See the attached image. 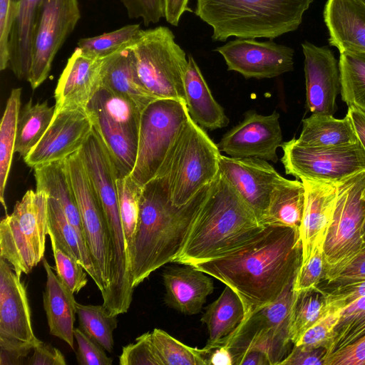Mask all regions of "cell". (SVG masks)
<instances>
[{"instance_id": "1", "label": "cell", "mask_w": 365, "mask_h": 365, "mask_svg": "<svg viewBox=\"0 0 365 365\" xmlns=\"http://www.w3.org/2000/svg\"><path fill=\"white\" fill-rule=\"evenodd\" d=\"M302 260L299 229L264 225L241 246L192 266L237 293L244 305L245 320L274 301L294 281Z\"/></svg>"}, {"instance_id": "2", "label": "cell", "mask_w": 365, "mask_h": 365, "mask_svg": "<svg viewBox=\"0 0 365 365\" xmlns=\"http://www.w3.org/2000/svg\"><path fill=\"white\" fill-rule=\"evenodd\" d=\"M211 183L182 206L173 204L161 177L156 175L143 186L138 225L129 253L133 289L156 269L173 262L180 254Z\"/></svg>"}, {"instance_id": "3", "label": "cell", "mask_w": 365, "mask_h": 365, "mask_svg": "<svg viewBox=\"0 0 365 365\" xmlns=\"http://www.w3.org/2000/svg\"><path fill=\"white\" fill-rule=\"evenodd\" d=\"M264 227L237 190L219 172L173 262L192 266L215 258L246 243Z\"/></svg>"}, {"instance_id": "4", "label": "cell", "mask_w": 365, "mask_h": 365, "mask_svg": "<svg viewBox=\"0 0 365 365\" xmlns=\"http://www.w3.org/2000/svg\"><path fill=\"white\" fill-rule=\"evenodd\" d=\"M313 0H196L195 14L212 29L213 41L230 37L273 40L294 31Z\"/></svg>"}, {"instance_id": "5", "label": "cell", "mask_w": 365, "mask_h": 365, "mask_svg": "<svg viewBox=\"0 0 365 365\" xmlns=\"http://www.w3.org/2000/svg\"><path fill=\"white\" fill-rule=\"evenodd\" d=\"M220 155L217 145L189 117L156 175L165 180L173 205H185L216 178Z\"/></svg>"}, {"instance_id": "6", "label": "cell", "mask_w": 365, "mask_h": 365, "mask_svg": "<svg viewBox=\"0 0 365 365\" xmlns=\"http://www.w3.org/2000/svg\"><path fill=\"white\" fill-rule=\"evenodd\" d=\"M130 48L140 79L155 99L185 102L184 78L188 60L168 27L141 29Z\"/></svg>"}, {"instance_id": "7", "label": "cell", "mask_w": 365, "mask_h": 365, "mask_svg": "<svg viewBox=\"0 0 365 365\" xmlns=\"http://www.w3.org/2000/svg\"><path fill=\"white\" fill-rule=\"evenodd\" d=\"M365 170L336 182V197L322 250L326 284L334 279L364 245Z\"/></svg>"}, {"instance_id": "8", "label": "cell", "mask_w": 365, "mask_h": 365, "mask_svg": "<svg viewBox=\"0 0 365 365\" xmlns=\"http://www.w3.org/2000/svg\"><path fill=\"white\" fill-rule=\"evenodd\" d=\"M48 225V195L27 190L13 212L0 223V257L21 277L43 259Z\"/></svg>"}, {"instance_id": "9", "label": "cell", "mask_w": 365, "mask_h": 365, "mask_svg": "<svg viewBox=\"0 0 365 365\" xmlns=\"http://www.w3.org/2000/svg\"><path fill=\"white\" fill-rule=\"evenodd\" d=\"M190 115L185 102L157 99L140 115L138 153L131 177L143 186L155 178Z\"/></svg>"}, {"instance_id": "10", "label": "cell", "mask_w": 365, "mask_h": 365, "mask_svg": "<svg viewBox=\"0 0 365 365\" xmlns=\"http://www.w3.org/2000/svg\"><path fill=\"white\" fill-rule=\"evenodd\" d=\"M293 284L290 283L274 301L251 314L217 346H227L232 357L247 349L259 350L267 354L271 365L279 364L293 344L289 336Z\"/></svg>"}, {"instance_id": "11", "label": "cell", "mask_w": 365, "mask_h": 365, "mask_svg": "<svg viewBox=\"0 0 365 365\" xmlns=\"http://www.w3.org/2000/svg\"><path fill=\"white\" fill-rule=\"evenodd\" d=\"M26 286L0 257V364H21L40 340L33 331Z\"/></svg>"}, {"instance_id": "12", "label": "cell", "mask_w": 365, "mask_h": 365, "mask_svg": "<svg viewBox=\"0 0 365 365\" xmlns=\"http://www.w3.org/2000/svg\"><path fill=\"white\" fill-rule=\"evenodd\" d=\"M281 147L286 174L301 180L336 182L365 170V150L359 140L341 146L311 147L293 138Z\"/></svg>"}, {"instance_id": "13", "label": "cell", "mask_w": 365, "mask_h": 365, "mask_svg": "<svg viewBox=\"0 0 365 365\" xmlns=\"http://www.w3.org/2000/svg\"><path fill=\"white\" fill-rule=\"evenodd\" d=\"M81 217L84 238L95 267L101 295L108 283V236L104 212L80 151L64 160Z\"/></svg>"}, {"instance_id": "14", "label": "cell", "mask_w": 365, "mask_h": 365, "mask_svg": "<svg viewBox=\"0 0 365 365\" xmlns=\"http://www.w3.org/2000/svg\"><path fill=\"white\" fill-rule=\"evenodd\" d=\"M81 18L78 0H42L27 81L32 89L47 78L53 59Z\"/></svg>"}, {"instance_id": "15", "label": "cell", "mask_w": 365, "mask_h": 365, "mask_svg": "<svg viewBox=\"0 0 365 365\" xmlns=\"http://www.w3.org/2000/svg\"><path fill=\"white\" fill-rule=\"evenodd\" d=\"M215 51L222 56L228 71H236L245 78H271L294 67L293 48L272 40L237 38Z\"/></svg>"}, {"instance_id": "16", "label": "cell", "mask_w": 365, "mask_h": 365, "mask_svg": "<svg viewBox=\"0 0 365 365\" xmlns=\"http://www.w3.org/2000/svg\"><path fill=\"white\" fill-rule=\"evenodd\" d=\"M93 129L87 110L65 109L54 113L48 129L24 158L33 169L63 160L83 147Z\"/></svg>"}, {"instance_id": "17", "label": "cell", "mask_w": 365, "mask_h": 365, "mask_svg": "<svg viewBox=\"0 0 365 365\" xmlns=\"http://www.w3.org/2000/svg\"><path fill=\"white\" fill-rule=\"evenodd\" d=\"M279 118L276 111L267 115L248 111L242 122L224 135L217 146L231 158H257L277 163V150L282 144Z\"/></svg>"}, {"instance_id": "18", "label": "cell", "mask_w": 365, "mask_h": 365, "mask_svg": "<svg viewBox=\"0 0 365 365\" xmlns=\"http://www.w3.org/2000/svg\"><path fill=\"white\" fill-rule=\"evenodd\" d=\"M220 172L262 223L273 188L282 177L267 160L220 155ZM263 224V223H262Z\"/></svg>"}, {"instance_id": "19", "label": "cell", "mask_w": 365, "mask_h": 365, "mask_svg": "<svg viewBox=\"0 0 365 365\" xmlns=\"http://www.w3.org/2000/svg\"><path fill=\"white\" fill-rule=\"evenodd\" d=\"M302 48L307 107L312 113L333 115L336 109V96L341 91L339 61L327 46L304 41Z\"/></svg>"}, {"instance_id": "20", "label": "cell", "mask_w": 365, "mask_h": 365, "mask_svg": "<svg viewBox=\"0 0 365 365\" xmlns=\"http://www.w3.org/2000/svg\"><path fill=\"white\" fill-rule=\"evenodd\" d=\"M102 61L103 58L90 56L76 48L55 89V112L65 109L87 110L101 87Z\"/></svg>"}, {"instance_id": "21", "label": "cell", "mask_w": 365, "mask_h": 365, "mask_svg": "<svg viewBox=\"0 0 365 365\" xmlns=\"http://www.w3.org/2000/svg\"><path fill=\"white\" fill-rule=\"evenodd\" d=\"M305 201L299 229L302 248V264L322 247L336 197V182L301 180Z\"/></svg>"}, {"instance_id": "22", "label": "cell", "mask_w": 365, "mask_h": 365, "mask_svg": "<svg viewBox=\"0 0 365 365\" xmlns=\"http://www.w3.org/2000/svg\"><path fill=\"white\" fill-rule=\"evenodd\" d=\"M324 21L330 45L339 53L365 54V6L359 0H327Z\"/></svg>"}, {"instance_id": "23", "label": "cell", "mask_w": 365, "mask_h": 365, "mask_svg": "<svg viewBox=\"0 0 365 365\" xmlns=\"http://www.w3.org/2000/svg\"><path fill=\"white\" fill-rule=\"evenodd\" d=\"M163 279L165 303L187 315L199 313L207 297L214 290L212 280L192 265L168 267Z\"/></svg>"}, {"instance_id": "24", "label": "cell", "mask_w": 365, "mask_h": 365, "mask_svg": "<svg viewBox=\"0 0 365 365\" xmlns=\"http://www.w3.org/2000/svg\"><path fill=\"white\" fill-rule=\"evenodd\" d=\"M101 86L126 97L141 112L157 100L140 79L130 45L103 58Z\"/></svg>"}, {"instance_id": "25", "label": "cell", "mask_w": 365, "mask_h": 365, "mask_svg": "<svg viewBox=\"0 0 365 365\" xmlns=\"http://www.w3.org/2000/svg\"><path fill=\"white\" fill-rule=\"evenodd\" d=\"M42 0H16L9 36V66L14 75L27 80L32 62L33 43Z\"/></svg>"}, {"instance_id": "26", "label": "cell", "mask_w": 365, "mask_h": 365, "mask_svg": "<svg viewBox=\"0 0 365 365\" xmlns=\"http://www.w3.org/2000/svg\"><path fill=\"white\" fill-rule=\"evenodd\" d=\"M46 284L43 295L50 334L64 341L74 349V322L76 301L74 294L54 274L51 265L43 259Z\"/></svg>"}, {"instance_id": "27", "label": "cell", "mask_w": 365, "mask_h": 365, "mask_svg": "<svg viewBox=\"0 0 365 365\" xmlns=\"http://www.w3.org/2000/svg\"><path fill=\"white\" fill-rule=\"evenodd\" d=\"M184 78L185 104L191 119L210 130L228 125L222 107L215 101L193 57L188 55Z\"/></svg>"}, {"instance_id": "28", "label": "cell", "mask_w": 365, "mask_h": 365, "mask_svg": "<svg viewBox=\"0 0 365 365\" xmlns=\"http://www.w3.org/2000/svg\"><path fill=\"white\" fill-rule=\"evenodd\" d=\"M87 112L115 162L118 178L130 175L136 161L138 137L111 121L96 108L88 106Z\"/></svg>"}, {"instance_id": "29", "label": "cell", "mask_w": 365, "mask_h": 365, "mask_svg": "<svg viewBox=\"0 0 365 365\" xmlns=\"http://www.w3.org/2000/svg\"><path fill=\"white\" fill-rule=\"evenodd\" d=\"M34 170L36 190L46 193L59 202L68 220L85 241L81 215L64 160L39 165Z\"/></svg>"}, {"instance_id": "30", "label": "cell", "mask_w": 365, "mask_h": 365, "mask_svg": "<svg viewBox=\"0 0 365 365\" xmlns=\"http://www.w3.org/2000/svg\"><path fill=\"white\" fill-rule=\"evenodd\" d=\"M304 201L303 182L282 177L272 191L268 208L262 220L263 225L299 229Z\"/></svg>"}, {"instance_id": "31", "label": "cell", "mask_w": 365, "mask_h": 365, "mask_svg": "<svg viewBox=\"0 0 365 365\" xmlns=\"http://www.w3.org/2000/svg\"><path fill=\"white\" fill-rule=\"evenodd\" d=\"M298 143L311 147H334L354 144L358 138L346 115L337 119L330 115L312 113L303 119Z\"/></svg>"}, {"instance_id": "32", "label": "cell", "mask_w": 365, "mask_h": 365, "mask_svg": "<svg viewBox=\"0 0 365 365\" xmlns=\"http://www.w3.org/2000/svg\"><path fill=\"white\" fill-rule=\"evenodd\" d=\"M245 317L241 299L232 288L226 286L218 298L207 307L201 318L209 333L206 346L212 349L232 334Z\"/></svg>"}, {"instance_id": "33", "label": "cell", "mask_w": 365, "mask_h": 365, "mask_svg": "<svg viewBox=\"0 0 365 365\" xmlns=\"http://www.w3.org/2000/svg\"><path fill=\"white\" fill-rule=\"evenodd\" d=\"M48 225L58 247L77 260L96 284L98 277L86 242L69 222L59 202L48 195Z\"/></svg>"}, {"instance_id": "34", "label": "cell", "mask_w": 365, "mask_h": 365, "mask_svg": "<svg viewBox=\"0 0 365 365\" xmlns=\"http://www.w3.org/2000/svg\"><path fill=\"white\" fill-rule=\"evenodd\" d=\"M331 309L327 302L326 292L320 287L294 291L289 321V336L293 345Z\"/></svg>"}, {"instance_id": "35", "label": "cell", "mask_w": 365, "mask_h": 365, "mask_svg": "<svg viewBox=\"0 0 365 365\" xmlns=\"http://www.w3.org/2000/svg\"><path fill=\"white\" fill-rule=\"evenodd\" d=\"M21 94V88H14L11 91L0 125V201L6 215L8 214L4 193L15 153Z\"/></svg>"}, {"instance_id": "36", "label": "cell", "mask_w": 365, "mask_h": 365, "mask_svg": "<svg viewBox=\"0 0 365 365\" xmlns=\"http://www.w3.org/2000/svg\"><path fill=\"white\" fill-rule=\"evenodd\" d=\"M54 113L55 106L47 102L27 103L19 116L15 152L24 158L48 129Z\"/></svg>"}, {"instance_id": "37", "label": "cell", "mask_w": 365, "mask_h": 365, "mask_svg": "<svg viewBox=\"0 0 365 365\" xmlns=\"http://www.w3.org/2000/svg\"><path fill=\"white\" fill-rule=\"evenodd\" d=\"M339 66L342 101L365 113V54L341 52Z\"/></svg>"}, {"instance_id": "38", "label": "cell", "mask_w": 365, "mask_h": 365, "mask_svg": "<svg viewBox=\"0 0 365 365\" xmlns=\"http://www.w3.org/2000/svg\"><path fill=\"white\" fill-rule=\"evenodd\" d=\"M88 106L101 110L111 121L138 137L142 112L126 97L101 86Z\"/></svg>"}, {"instance_id": "39", "label": "cell", "mask_w": 365, "mask_h": 365, "mask_svg": "<svg viewBox=\"0 0 365 365\" xmlns=\"http://www.w3.org/2000/svg\"><path fill=\"white\" fill-rule=\"evenodd\" d=\"M150 338L163 365H209L211 348L189 346L160 329L150 332Z\"/></svg>"}, {"instance_id": "40", "label": "cell", "mask_w": 365, "mask_h": 365, "mask_svg": "<svg viewBox=\"0 0 365 365\" xmlns=\"http://www.w3.org/2000/svg\"><path fill=\"white\" fill-rule=\"evenodd\" d=\"M79 328L98 342L106 351L114 346L113 332L117 327V316L110 314L103 305L76 303Z\"/></svg>"}, {"instance_id": "41", "label": "cell", "mask_w": 365, "mask_h": 365, "mask_svg": "<svg viewBox=\"0 0 365 365\" xmlns=\"http://www.w3.org/2000/svg\"><path fill=\"white\" fill-rule=\"evenodd\" d=\"M116 182L119 212L129 255L139 218L140 200L143 186L138 184L130 175L118 178Z\"/></svg>"}, {"instance_id": "42", "label": "cell", "mask_w": 365, "mask_h": 365, "mask_svg": "<svg viewBox=\"0 0 365 365\" xmlns=\"http://www.w3.org/2000/svg\"><path fill=\"white\" fill-rule=\"evenodd\" d=\"M141 30L140 24H129L98 36L79 39L77 47L92 57L103 58L128 46Z\"/></svg>"}, {"instance_id": "43", "label": "cell", "mask_w": 365, "mask_h": 365, "mask_svg": "<svg viewBox=\"0 0 365 365\" xmlns=\"http://www.w3.org/2000/svg\"><path fill=\"white\" fill-rule=\"evenodd\" d=\"M57 276L73 294L78 293L88 282L87 272L73 257L61 250L48 231Z\"/></svg>"}, {"instance_id": "44", "label": "cell", "mask_w": 365, "mask_h": 365, "mask_svg": "<svg viewBox=\"0 0 365 365\" xmlns=\"http://www.w3.org/2000/svg\"><path fill=\"white\" fill-rule=\"evenodd\" d=\"M341 311V309L332 308L322 319L310 327L294 345L323 347L327 349L330 353L335 339V328L339 323Z\"/></svg>"}, {"instance_id": "45", "label": "cell", "mask_w": 365, "mask_h": 365, "mask_svg": "<svg viewBox=\"0 0 365 365\" xmlns=\"http://www.w3.org/2000/svg\"><path fill=\"white\" fill-rule=\"evenodd\" d=\"M326 267L322 247L300 266L293 284L294 292L318 288L326 279Z\"/></svg>"}, {"instance_id": "46", "label": "cell", "mask_w": 365, "mask_h": 365, "mask_svg": "<svg viewBox=\"0 0 365 365\" xmlns=\"http://www.w3.org/2000/svg\"><path fill=\"white\" fill-rule=\"evenodd\" d=\"M120 365H163L152 343L150 332H146L123 348L119 356Z\"/></svg>"}, {"instance_id": "47", "label": "cell", "mask_w": 365, "mask_h": 365, "mask_svg": "<svg viewBox=\"0 0 365 365\" xmlns=\"http://www.w3.org/2000/svg\"><path fill=\"white\" fill-rule=\"evenodd\" d=\"M74 337L78 344L77 361L81 365H111L105 349L79 327L74 329Z\"/></svg>"}, {"instance_id": "48", "label": "cell", "mask_w": 365, "mask_h": 365, "mask_svg": "<svg viewBox=\"0 0 365 365\" xmlns=\"http://www.w3.org/2000/svg\"><path fill=\"white\" fill-rule=\"evenodd\" d=\"M321 289L326 292L327 302L331 307L342 309L365 296V279Z\"/></svg>"}, {"instance_id": "49", "label": "cell", "mask_w": 365, "mask_h": 365, "mask_svg": "<svg viewBox=\"0 0 365 365\" xmlns=\"http://www.w3.org/2000/svg\"><path fill=\"white\" fill-rule=\"evenodd\" d=\"M130 19H141L144 25L165 18V0H120Z\"/></svg>"}, {"instance_id": "50", "label": "cell", "mask_w": 365, "mask_h": 365, "mask_svg": "<svg viewBox=\"0 0 365 365\" xmlns=\"http://www.w3.org/2000/svg\"><path fill=\"white\" fill-rule=\"evenodd\" d=\"M16 0H0V69L9 66V42Z\"/></svg>"}, {"instance_id": "51", "label": "cell", "mask_w": 365, "mask_h": 365, "mask_svg": "<svg viewBox=\"0 0 365 365\" xmlns=\"http://www.w3.org/2000/svg\"><path fill=\"white\" fill-rule=\"evenodd\" d=\"M329 353L323 347L314 348L293 345L288 355L279 363L282 365H326Z\"/></svg>"}, {"instance_id": "52", "label": "cell", "mask_w": 365, "mask_h": 365, "mask_svg": "<svg viewBox=\"0 0 365 365\" xmlns=\"http://www.w3.org/2000/svg\"><path fill=\"white\" fill-rule=\"evenodd\" d=\"M326 365H365V335L354 343L330 354Z\"/></svg>"}, {"instance_id": "53", "label": "cell", "mask_w": 365, "mask_h": 365, "mask_svg": "<svg viewBox=\"0 0 365 365\" xmlns=\"http://www.w3.org/2000/svg\"><path fill=\"white\" fill-rule=\"evenodd\" d=\"M361 279H365V243H364L359 252L334 279L326 284V287H319L323 289L328 288Z\"/></svg>"}, {"instance_id": "54", "label": "cell", "mask_w": 365, "mask_h": 365, "mask_svg": "<svg viewBox=\"0 0 365 365\" xmlns=\"http://www.w3.org/2000/svg\"><path fill=\"white\" fill-rule=\"evenodd\" d=\"M365 335V314L346 325L336 335L330 354L351 344Z\"/></svg>"}, {"instance_id": "55", "label": "cell", "mask_w": 365, "mask_h": 365, "mask_svg": "<svg viewBox=\"0 0 365 365\" xmlns=\"http://www.w3.org/2000/svg\"><path fill=\"white\" fill-rule=\"evenodd\" d=\"M29 359V365H66L64 356L56 348L41 341L34 349Z\"/></svg>"}, {"instance_id": "56", "label": "cell", "mask_w": 365, "mask_h": 365, "mask_svg": "<svg viewBox=\"0 0 365 365\" xmlns=\"http://www.w3.org/2000/svg\"><path fill=\"white\" fill-rule=\"evenodd\" d=\"M190 0H165V19L170 25L178 26L182 14L193 12L188 7Z\"/></svg>"}, {"instance_id": "57", "label": "cell", "mask_w": 365, "mask_h": 365, "mask_svg": "<svg viewBox=\"0 0 365 365\" xmlns=\"http://www.w3.org/2000/svg\"><path fill=\"white\" fill-rule=\"evenodd\" d=\"M364 314H365V296L341 309L339 323L335 328L336 335L346 325Z\"/></svg>"}, {"instance_id": "58", "label": "cell", "mask_w": 365, "mask_h": 365, "mask_svg": "<svg viewBox=\"0 0 365 365\" xmlns=\"http://www.w3.org/2000/svg\"><path fill=\"white\" fill-rule=\"evenodd\" d=\"M234 365H271L266 353L257 349H247L233 356Z\"/></svg>"}, {"instance_id": "59", "label": "cell", "mask_w": 365, "mask_h": 365, "mask_svg": "<svg viewBox=\"0 0 365 365\" xmlns=\"http://www.w3.org/2000/svg\"><path fill=\"white\" fill-rule=\"evenodd\" d=\"M346 115L351 120L359 142L365 150V113L354 107H349Z\"/></svg>"}, {"instance_id": "60", "label": "cell", "mask_w": 365, "mask_h": 365, "mask_svg": "<svg viewBox=\"0 0 365 365\" xmlns=\"http://www.w3.org/2000/svg\"><path fill=\"white\" fill-rule=\"evenodd\" d=\"M234 365L232 354L229 348L218 345L212 349L209 356V365Z\"/></svg>"}, {"instance_id": "61", "label": "cell", "mask_w": 365, "mask_h": 365, "mask_svg": "<svg viewBox=\"0 0 365 365\" xmlns=\"http://www.w3.org/2000/svg\"><path fill=\"white\" fill-rule=\"evenodd\" d=\"M363 240H364V243H365V220H364V227H363Z\"/></svg>"}, {"instance_id": "62", "label": "cell", "mask_w": 365, "mask_h": 365, "mask_svg": "<svg viewBox=\"0 0 365 365\" xmlns=\"http://www.w3.org/2000/svg\"><path fill=\"white\" fill-rule=\"evenodd\" d=\"M365 6V0H359Z\"/></svg>"}]
</instances>
